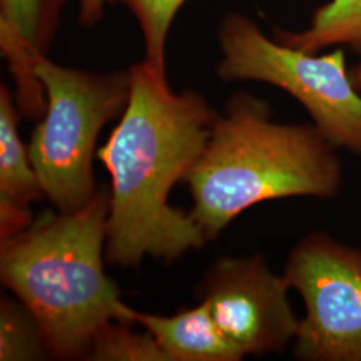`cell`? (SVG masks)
I'll return each instance as SVG.
<instances>
[{
	"label": "cell",
	"mask_w": 361,
	"mask_h": 361,
	"mask_svg": "<svg viewBox=\"0 0 361 361\" xmlns=\"http://www.w3.org/2000/svg\"><path fill=\"white\" fill-rule=\"evenodd\" d=\"M129 73V102L97 152L111 177L106 256L121 267L145 257L170 262L207 241L169 195L204 152L219 116L201 94L174 92L145 61Z\"/></svg>",
	"instance_id": "1"
},
{
	"label": "cell",
	"mask_w": 361,
	"mask_h": 361,
	"mask_svg": "<svg viewBox=\"0 0 361 361\" xmlns=\"http://www.w3.org/2000/svg\"><path fill=\"white\" fill-rule=\"evenodd\" d=\"M335 150L314 125L277 123L267 101L237 92L182 180L193 197L190 216L207 240H214L259 202L335 197L343 183Z\"/></svg>",
	"instance_id": "2"
},
{
	"label": "cell",
	"mask_w": 361,
	"mask_h": 361,
	"mask_svg": "<svg viewBox=\"0 0 361 361\" xmlns=\"http://www.w3.org/2000/svg\"><path fill=\"white\" fill-rule=\"evenodd\" d=\"M109 213L104 188L85 207L46 212L0 243L1 281L34 314L54 356H83L104 325L130 324V308L104 269Z\"/></svg>",
	"instance_id": "3"
},
{
	"label": "cell",
	"mask_w": 361,
	"mask_h": 361,
	"mask_svg": "<svg viewBox=\"0 0 361 361\" xmlns=\"http://www.w3.org/2000/svg\"><path fill=\"white\" fill-rule=\"evenodd\" d=\"M35 73L46 94V111L28 153L44 195L59 212H74L98 192L92 174L95 145L104 126L126 109L129 70L89 73L44 56Z\"/></svg>",
	"instance_id": "4"
},
{
	"label": "cell",
	"mask_w": 361,
	"mask_h": 361,
	"mask_svg": "<svg viewBox=\"0 0 361 361\" xmlns=\"http://www.w3.org/2000/svg\"><path fill=\"white\" fill-rule=\"evenodd\" d=\"M224 80H258L290 94L335 147L361 155V95L353 86L343 49L317 55L271 40L241 13L219 25Z\"/></svg>",
	"instance_id": "5"
},
{
	"label": "cell",
	"mask_w": 361,
	"mask_h": 361,
	"mask_svg": "<svg viewBox=\"0 0 361 361\" xmlns=\"http://www.w3.org/2000/svg\"><path fill=\"white\" fill-rule=\"evenodd\" d=\"M283 277L305 305L297 359L361 361V250L313 233L292 250Z\"/></svg>",
	"instance_id": "6"
},
{
	"label": "cell",
	"mask_w": 361,
	"mask_h": 361,
	"mask_svg": "<svg viewBox=\"0 0 361 361\" xmlns=\"http://www.w3.org/2000/svg\"><path fill=\"white\" fill-rule=\"evenodd\" d=\"M284 277L261 256L221 257L197 288L221 332L246 356L280 353L295 340L298 323Z\"/></svg>",
	"instance_id": "7"
},
{
	"label": "cell",
	"mask_w": 361,
	"mask_h": 361,
	"mask_svg": "<svg viewBox=\"0 0 361 361\" xmlns=\"http://www.w3.org/2000/svg\"><path fill=\"white\" fill-rule=\"evenodd\" d=\"M67 0H0V50L15 80L20 113L40 119L46 94L35 73L49 51Z\"/></svg>",
	"instance_id": "8"
},
{
	"label": "cell",
	"mask_w": 361,
	"mask_h": 361,
	"mask_svg": "<svg viewBox=\"0 0 361 361\" xmlns=\"http://www.w3.org/2000/svg\"><path fill=\"white\" fill-rule=\"evenodd\" d=\"M20 110L11 90L0 87V243L32 224L30 204L44 195L19 134Z\"/></svg>",
	"instance_id": "9"
},
{
	"label": "cell",
	"mask_w": 361,
	"mask_h": 361,
	"mask_svg": "<svg viewBox=\"0 0 361 361\" xmlns=\"http://www.w3.org/2000/svg\"><path fill=\"white\" fill-rule=\"evenodd\" d=\"M130 323L141 324L154 336L170 361H238L244 355L221 332L207 304L157 316L129 310Z\"/></svg>",
	"instance_id": "10"
},
{
	"label": "cell",
	"mask_w": 361,
	"mask_h": 361,
	"mask_svg": "<svg viewBox=\"0 0 361 361\" xmlns=\"http://www.w3.org/2000/svg\"><path fill=\"white\" fill-rule=\"evenodd\" d=\"M274 38L301 51L347 46L361 55V0H331L314 10L308 28L296 32L276 28Z\"/></svg>",
	"instance_id": "11"
},
{
	"label": "cell",
	"mask_w": 361,
	"mask_h": 361,
	"mask_svg": "<svg viewBox=\"0 0 361 361\" xmlns=\"http://www.w3.org/2000/svg\"><path fill=\"white\" fill-rule=\"evenodd\" d=\"M47 355L50 350L34 314L22 301L1 298L0 360H42Z\"/></svg>",
	"instance_id": "12"
},
{
	"label": "cell",
	"mask_w": 361,
	"mask_h": 361,
	"mask_svg": "<svg viewBox=\"0 0 361 361\" xmlns=\"http://www.w3.org/2000/svg\"><path fill=\"white\" fill-rule=\"evenodd\" d=\"M130 324L109 323L91 340L85 359L92 361H170L149 331L137 334Z\"/></svg>",
	"instance_id": "13"
},
{
	"label": "cell",
	"mask_w": 361,
	"mask_h": 361,
	"mask_svg": "<svg viewBox=\"0 0 361 361\" xmlns=\"http://www.w3.org/2000/svg\"><path fill=\"white\" fill-rule=\"evenodd\" d=\"M138 20L145 42V62L162 77L166 75V46L170 26L186 0H116Z\"/></svg>",
	"instance_id": "14"
},
{
	"label": "cell",
	"mask_w": 361,
	"mask_h": 361,
	"mask_svg": "<svg viewBox=\"0 0 361 361\" xmlns=\"http://www.w3.org/2000/svg\"><path fill=\"white\" fill-rule=\"evenodd\" d=\"M116 0H79V20L85 26L98 25L104 18L106 7Z\"/></svg>",
	"instance_id": "15"
},
{
	"label": "cell",
	"mask_w": 361,
	"mask_h": 361,
	"mask_svg": "<svg viewBox=\"0 0 361 361\" xmlns=\"http://www.w3.org/2000/svg\"><path fill=\"white\" fill-rule=\"evenodd\" d=\"M349 75H350V80H352L353 86L356 87V90L361 92V63L350 68Z\"/></svg>",
	"instance_id": "16"
}]
</instances>
